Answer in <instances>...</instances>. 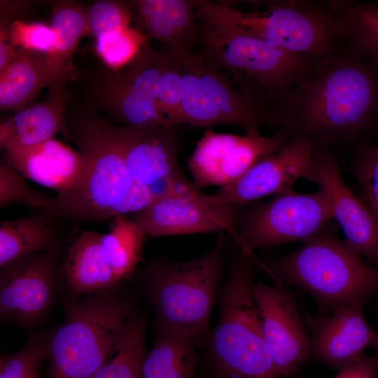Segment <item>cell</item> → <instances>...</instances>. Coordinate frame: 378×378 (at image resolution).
I'll list each match as a JSON object with an SVG mask.
<instances>
[{"label":"cell","mask_w":378,"mask_h":378,"mask_svg":"<svg viewBox=\"0 0 378 378\" xmlns=\"http://www.w3.org/2000/svg\"><path fill=\"white\" fill-rule=\"evenodd\" d=\"M274 127L318 149L368 143L378 129V72L334 46L289 92Z\"/></svg>","instance_id":"cell-1"},{"label":"cell","mask_w":378,"mask_h":378,"mask_svg":"<svg viewBox=\"0 0 378 378\" xmlns=\"http://www.w3.org/2000/svg\"><path fill=\"white\" fill-rule=\"evenodd\" d=\"M65 124L66 136L88 160V172L76 192L63 199L53 197L46 212L55 218L94 223L136 214L152 203L147 188L128 169L113 122L90 106L66 112Z\"/></svg>","instance_id":"cell-2"},{"label":"cell","mask_w":378,"mask_h":378,"mask_svg":"<svg viewBox=\"0 0 378 378\" xmlns=\"http://www.w3.org/2000/svg\"><path fill=\"white\" fill-rule=\"evenodd\" d=\"M198 19L201 32L197 51L241 91L274 111L321 57L292 54L228 23Z\"/></svg>","instance_id":"cell-3"},{"label":"cell","mask_w":378,"mask_h":378,"mask_svg":"<svg viewBox=\"0 0 378 378\" xmlns=\"http://www.w3.org/2000/svg\"><path fill=\"white\" fill-rule=\"evenodd\" d=\"M257 262L272 279L307 293L328 312L365 304L378 294V267L326 229L290 253Z\"/></svg>","instance_id":"cell-4"},{"label":"cell","mask_w":378,"mask_h":378,"mask_svg":"<svg viewBox=\"0 0 378 378\" xmlns=\"http://www.w3.org/2000/svg\"><path fill=\"white\" fill-rule=\"evenodd\" d=\"M225 241L218 234L206 253L184 261H156L147 266L144 286L158 335L195 346L209 336V320L219 286Z\"/></svg>","instance_id":"cell-5"},{"label":"cell","mask_w":378,"mask_h":378,"mask_svg":"<svg viewBox=\"0 0 378 378\" xmlns=\"http://www.w3.org/2000/svg\"><path fill=\"white\" fill-rule=\"evenodd\" d=\"M254 259L241 251L223 287L218 320L208 336L215 378H281L265 342L253 298Z\"/></svg>","instance_id":"cell-6"},{"label":"cell","mask_w":378,"mask_h":378,"mask_svg":"<svg viewBox=\"0 0 378 378\" xmlns=\"http://www.w3.org/2000/svg\"><path fill=\"white\" fill-rule=\"evenodd\" d=\"M64 320L48 339V378H92L115 353L132 314L130 302L113 290L69 299Z\"/></svg>","instance_id":"cell-7"},{"label":"cell","mask_w":378,"mask_h":378,"mask_svg":"<svg viewBox=\"0 0 378 378\" xmlns=\"http://www.w3.org/2000/svg\"><path fill=\"white\" fill-rule=\"evenodd\" d=\"M196 11L297 55L321 57L335 46L328 1H273L262 11L244 12L223 1L199 0Z\"/></svg>","instance_id":"cell-8"},{"label":"cell","mask_w":378,"mask_h":378,"mask_svg":"<svg viewBox=\"0 0 378 378\" xmlns=\"http://www.w3.org/2000/svg\"><path fill=\"white\" fill-rule=\"evenodd\" d=\"M170 53L181 74L183 125L205 129L230 125L245 134L274 127L275 111L241 91L200 52Z\"/></svg>","instance_id":"cell-9"},{"label":"cell","mask_w":378,"mask_h":378,"mask_svg":"<svg viewBox=\"0 0 378 378\" xmlns=\"http://www.w3.org/2000/svg\"><path fill=\"white\" fill-rule=\"evenodd\" d=\"M332 219L323 190L300 193L291 188L247 212L239 225L237 243L242 251L254 255L255 249L304 243L326 230Z\"/></svg>","instance_id":"cell-10"},{"label":"cell","mask_w":378,"mask_h":378,"mask_svg":"<svg viewBox=\"0 0 378 378\" xmlns=\"http://www.w3.org/2000/svg\"><path fill=\"white\" fill-rule=\"evenodd\" d=\"M288 141L281 131L265 136L260 132L238 135L206 128L188 160L192 183L199 190L230 186L258 160L278 151Z\"/></svg>","instance_id":"cell-11"},{"label":"cell","mask_w":378,"mask_h":378,"mask_svg":"<svg viewBox=\"0 0 378 378\" xmlns=\"http://www.w3.org/2000/svg\"><path fill=\"white\" fill-rule=\"evenodd\" d=\"M254 284L253 298L262 334L281 377L295 372L311 357V338L304 312L280 281Z\"/></svg>","instance_id":"cell-12"},{"label":"cell","mask_w":378,"mask_h":378,"mask_svg":"<svg viewBox=\"0 0 378 378\" xmlns=\"http://www.w3.org/2000/svg\"><path fill=\"white\" fill-rule=\"evenodd\" d=\"M201 192L153 201L131 218L146 237L228 233L238 239L240 206L213 205Z\"/></svg>","instance_id":"cell-13"},{"label":"cell","mask_w":378,"mask_h":378,"mask_svg":"<svg viewBox=\"0 0 378 378\" xmlns=\"http://www.w3.org/2000/svg\"><path fill=\"white\" fill-rule=\"evenodd\" d=\"M306 179L327 195L345 241L369 264L378 267V223L369 206L345 184L336 153L314 148Z\"/></svg>","instance_id":"cell-14"},{"label":"cell","mask_w":378,"mask_h":378,"mask_svg":"<svg viewBox=\"0 0 378 378\" xmlns=\"http://www.w3.org/2000/svg\"><path fill=\"white\" fill-rule=\"evenodd\" d=\"M314 147L301 139L289 140L278 151L258 160L241 177L203 198L213 205L240 206L292 188L307 178Z\"/></svg>","instance_id":"cell-15"},{"label":"cell","mask_w":378,"mask_h":378,"mask_svg":"<svg viewBox=\"0 0 378 378\" xmlns=\"http://www.w3.org/2000/svg\"><path fill=\"white\" fill-rule=\"evenodd\" d=\"M53 249L31 253L1 267L0 312L20 324L35 322L53 297L57 267Z\"/></svg>","instance_id":"cell-16"},{"label":"cell","mask_w":378,"mask_h":378,"mask_svg":"<svg viewBox=\"0 0 378 378\" xmlns=\"http://www.w3.org/2000/svg\"><path fill=\"white\" fill-rule=\"evenodd\" d=\"M363 304H349L314 316L304 312L311 357L339 372L369 348L378 351V332L367 323Z\"/></svg>","instance_id":"cell-17"},{"label":"cell","mask_w":378,"mask_h":378,"mask_svg":"<svg viewBox=\"0 0 378 378\" xmlns=\"http://www.w3.org/2000/svg\"><path fill=\"white\" fill-rule=\"evenodd\" d=\"M181 125L136 130L114 123L128 169L147 190L162 181L188 179L178 160Z\"/></svg>","instance_id":"cell-18"},{"label":"cell","mask_w":378,"mask_h":378,"mask_svg":"<svg viewBox=\"0 0 378 378\" xmlns=\"http://www.w3.org/2000/svg\"><path fill=\"white\" fill-rule=\"evenodd\" d=\"M6 161L22 176L55 190L58 199L76 192L88 169L81 153L54 138L8 151Z\"/></svg>","instance_id":"cell-19"},{"label":"cell","mask_w":378,"mask_h":378,"mask_svg":"<svg viewBox=\"0 0 378 378\" xmlns=\"http://www.w3.org/2000/svg\"><path fill=\"white\" fill-rule=\"evenodd\" d=\"M76 77L68 60L55 55L17 48L12 62L0 72V108L18 111L45 87L66 83Z\"/></svg>","instance_id":"cell-20"},{"label":"cell","mask_w":378,"mask_h":378,"mask_svg":"<svg viewBox=\"0 0 378 378\" xmlns=\"http://www.w3.org/2000/svg\"><path fill=\"white\" fill-rule=\"evenodd\" d=\"M93 92L94 104L91 106L102 108L116 125L136 130L168 127L158 113L154 97L125 67L101 76Z\"/></svg>","instance_id":"cell-21"},{"label":"cell","mask_w":378,"mask_h":378,"mask_svg":"<svg viewBox=\"0 0 378 378\" xmlns=\"http://www.w3.org/2000/svg\"><path fill=\"white\" fill-rule=\"evenodd\" d=\"M65 84L50 88L41 102L24 107L0 125V146L12 151L47 141L59 132L66 136L67 94Z\"/></svg>","instance_id":"cell-22"},{"label":"cell","mask_w":378,"mask_h":378,"mask_svg":"<svg viewBox=\"0 0 378 378\" xmlns=\"http://www.w3.org/2000/svg\"><path fill=\"white\" fill-rule=\"evenodd\" d=\"M328 6L335 46L378 72V4L330 0Z\"/></svg>","instance_id":"cell-23"},{"label":"cell","mask_w":378,"mask_h":378,"mask_svg":"<svg viewBox=\"0 0 378 378\" xmlns=\"http://www.w3.org/2000/svg\"><path fill=\"white\" fill-rule=\"evenodd\" d=\"M102 236L95 232L84 231L69 248L64 276L69 290L74 294L111 290L121 281L104 255Z\"/></svg>","instance_id":"cell-24"},{"label":"cell","mask_w":378,"mask_h":378,"mask_svg":"<svg viewBox=\"0 0 378 378\" xmlns=\"http://www.w3.org/2000/svg\"><path fill=\"white\" fill-rule=\"evenodd\" d=\"M55 218L43 211L41 215L1 220L0 224V266L23 256L54 248Z\"/></svg>","instance_id":"cell-25"},{"label":"cell","mask_w":378,"mask_h":378,"mask_svg":"<svg viewBox=\"0 0 378 378\" xmlns=\"http://www.w3.org/2000/svg\"><path fill=\"white\" fill-rule=\"evenodd\" d=\"M195 346L183 339L158 335L142 364L143 378H194Z\"/></svg>","instance_id":"cell-26"},{"label":"cell","mask_w":378,"mask_h":378,"mask_svg":"<svg viewBox=\"0 0 378 378\" xmlns=\"http://www.w3.org/2000/svg\"><path fill=\"white\" fill-rule=\"evenodd\" d=\"M146 235L126 216L113 218L110 230L102 236L104 255L120 281L135 270L141 258Z\"/></svg>","instance_id":"cell-27"},{"label":"cell","mask_w":378,"mask_h":378,"mask_svg":"<svg viewBox=\"0 0 378 378\" xmlns=\"http://www.w3.org/2000/svg\"><path fill=\"white\" fill-rule=\"evenodd\" d=\"M145 323L132 315L120 337L115 356L105 362L92 378H143L145 349Z\"/></svg>","instance_id":"cell-28"},{"label":"cell","mask_w":378,"mask_h":378,"mask_svg":"<svg viewBox=\"0 0 378 378\" xmlns=\"http://www.w3.org/2000/svg\"><path fill=\"white\" fill-rule=\"evenodd\" d=\"M162 50L164 64L156 85V106L168 127L181 125L183 86L180 67L172 54L164 48Z\"/></svg>","instance_id":"cell-29"},{"label":"cell","mask_w":378,"mask_h":378,"mask_svg":"<svg viewBox=\"0 0 378 378\" xmlns=\"http://www.w3.org/2000/svg\"><path fill=\"white\" fill-rule=\"evenodd\" d=\"M50 27L55 37L54 55L68 60L88 31L87 11L73 3L58 4L53 10Z\"/></svg>","instance_id":"cell-30"},{"label":"cell","mask_w":378,"mask_h":378,"mask_svg":"<svg viewBox=\"0 0 378 378\" xmlns=\"http://www.w3.org/2000/svg\"><path fill=\"white\" fill-rule=\"evenodd\" d=\"M132 3L139 30L147 38L162 42L164 48L171 52H179L177 36L162 0H139Z\"/></svg>","instance_id":"cell-31"},{"label":"cell","mask_w":378,"mask_h":378,"mask_svg":"<svg viewBox=\"0 0 378 378\" xmlns=\"http://www.w3.org/2000/svg\"><path fill=\"white\" fill-rule=\"evenodd\" d=\"M147 40L139 29L129 27L97 38L96 50L108 68L117 71L135 57Z\"/></svg>","instance_id":"cell-32"},{"label":"cell","mask_w":378,"mask_h":378,"mask_svg":"<svg viewBox=\"0 0 378 378\" xmlns=\"http://www.w3.org/2000/svg\"><path fill=\"white\" fill-rule=\"evenodd\" d=\"M47 342L44 336L31 335L18 352L1 354L0 378H38V370L46 358Z\"/></svg>","instance_id":"cell-33"},{"label":"cell","mask_w":378,"mask_h":378,"mask_svg":"<svg viewBox=\"0 0 378 378\" xmlns=\"http://www.w3.org/2000/svg\"><path fill=\"white\" fill-rule=\"evenodd\" d=\"M349 167L378 223V144L357 146Z\"/></svg>","instance_id":"cell-34"},{"label":"cell","mask_w":378,"mask_h":378,"mask_svg":"<svg viewBox=\"0 0 378 378\" xmlns=\"http://www.w3.org/2000/svg\"><path fill=\"white\" fill-rule=\"evenodd\" d=\"M52 198L46 197L32 189L24 178L7 161L0 164V206L22 204L31 208L48 210Z\"/></svg>","instance_id":"cell-35"},{"label":"cell","mask_w":378,"mask_h":378,"mask_svg":"<svg viewBox=\"0 0 378 378\" xmlns=\"http://www.w3.org/2000/svg\"><path fill=\"white\" fill-rule=\"evenodd\" d=\"M86 11L88 31L95 38L130 27L134 14L132 3L122 1H97Z\"/></svg>","instance_id":"cell-36"},{"label":"cell","mask_w":378,"mask_h":378,"mask_svg":"<svg viewBox=\"0 0 378 378\" xmlns=\"http://www.w3.org/2000/svg\"><path fill=\"white\" fill-rule=\"evenodd\" d=\"M197 3L198 0H162L177 36L178 53L195 52L199 44L201 24L197 15Z\"/></svg>","instance_id":"cell-37"},{"label":"cell","mask_w":378,"mask_h":378,"mask_svg":"<svg viewBox=\"0 0 378 378\" xmlns=\"http://www.w3.org/2000/svg\"><path fill=\"white\" fill-rule=\"evenodd\" d=\"M7 39L15 48L54 55L55 37L50 25L15 20L6 27Z\"/></svg>","instance_id":"cell-38"},{"label":"cell","mask_w":378,"mask_h":378,"mask_svg":"<svg viewBox=\"0 0 378 378\" xmlns=\"http://www.w3.org/2000/svg\"><path fill=\"white\" fill-rule=\"evenodd\" d=\"M337 372L332 378H377L378 354L368 356L363 354L354 362Z\"/></svg>","instance_id":"cell-39"},{"label":"cell","mask_w":378,"mask_h":378,"mask_svg":"<svg viewBox=\"0 0 378 378\" xmlns=\"http://www.w3.org/2000/svg\"><path fill=\"white\" fill-rule=\"evenodd\" d=\"M17 48H14L7 39L6 29L0 28V72L3 71L14 59Z\"/></svg>","instance_id":"cell-40"}]
</instances>
